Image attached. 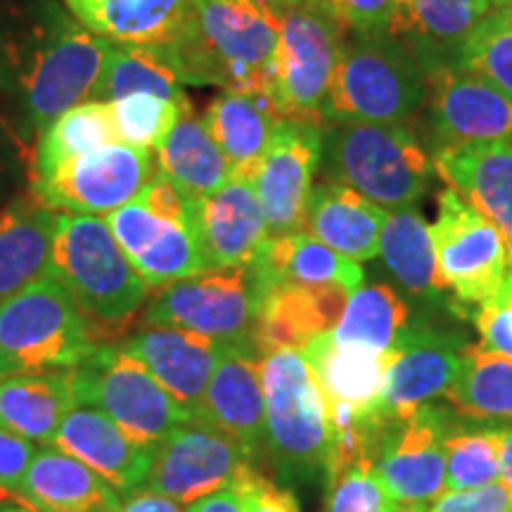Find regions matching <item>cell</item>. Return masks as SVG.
I'll use <instances>...</instances> for the list:
<instances>
[{
    "label": "cell",
    "instance_id": "cell-16",
    "mask_svg": "<svg viewBox=\"0 0 512 512\" xmlns=\"http://www.w3.org/2000/svg\"><path fill=\"white\" fill-rule=\"evenodd\" d=\"M425 102L434 152L512 138V100L465 69H432Z\"/></svg>",
    "mask_w": 512,
    "mask_h": 512
},
{
    "label": "cell",
    "instance_id": "cell-48",
    "mask_svg": "<svg viewBox=\"0 0 512 512\" xmlns=\"http://www.w3.org/2000/svg\"><path fill=\"white\" fill-rule=\"evenodd\" d=\"M136 200L152 211V214L162 216V219L176 221V223H190L192 226V202L169 181L164 174H157L150 178L143 192Z\"/></svg>",
    "mask_w": 512,
    "mask_h": 512
},
{
    "label": "cell",
    "instance_id": "cell-32",
    "mask_svg": "<svg viewBox=\"0 0 512 512\" xmlns=\"http://www.w3.org/2000/svg\"><path fill=\"white\" fill-rule=\"evenodd\" d=\"M57 214L36 200L0 211V304L48 275Z\"/></svg>",
    "mask_w": 512,
    "mask_h": 512
},
{
    "label": "cell",
    "instance_id": "cell-18",
    "mask_svg": "<svg viewBox=\"0 0 512 512\" xmlns=\"http://www.w3.org/2000/svg\"><path fill=\"white\" fill-rule=\"evenodd\" d=\"M102 219L150 290L209 271L190 223L162 219L138 200Z\"/></svg>",
    "mask_w": 512,
    "mask_h": 512
},
{
    "label": "cell",
    "instance_id": "cell-54",
    "mask_svg": "<svg viewBox=\"0 0 512 512\" xmlns=\"http://www.w3.org/2000/svg\"><path fill=\"white\" fill-rule=\"evenodd\" d=\"M0 512H31L22 503H0Z\"/></svg>",
    "mask_w": 512,
    "mask_h": 512
},
{
    "label": "cell",
    "instance_id": "cell-56",
    "mask_svg": "<svg viewBox=\"0 0 512 512\" xmlns=\"http://www.w3.org/2000/svg\"><path fill=\"white\" fill-rule=\"evenodd\" d=\"M0 503H19V496L8 494V491L0 489Z\"/></svg>",
    "mask_w": 512,
    "mask_h": 512
},
{
    "label": "cell",
    "instance_id": "cell-51",
    "mask_svg": "<svg viewBox=\"0 0 512 512\" xmlns=\"http://www.w3.org/2000/svg\"><path fill=\"white\" fill-rule=\"evenodd\" d=\"M185 512H245V505L233 489H221L190 503Z\"/></svg>",
    "mask_w": 512,
    "mask_h": 512
},
{
    "label": "cell",
    "instance_id": "cell-2",
    "mask_svg": "<svg viewBox=\"0 0 512 512\" xmlns=\"http://www.w3.org/2000/svg\"><path fill=\"white\" fill-rule=\"evenodd\" d=\"M280 17L256 0H192V19L174 48L157 53L181 83L271 95Z\"/></svg>",
    "mask_w": 512,
    "mask_h": 512
},
{
    "label": "cell",
    "instance_id": "cell-14",
    "mask_svg": "<svg viewBox=\"0 0 512 512\" xmlns=\"http://www.w3.org/2000/svg\"><path fill=\"white\" fill-rule=\"evenodd\" d=\"M323 131L318 121L283 119L256 169L252 185L271 238L304 233L313 178L323 162Z\"/></svg>",
    "mask_w": 512,
    "mask_h": 512
},
{
    "label": "cell",
    "instance_id": "cell-17",
    "mask_svg": "<svg viewBox=\"0 0 512 512\" xmlns=\"http://www.w3.org/2000/svg\"><path fill=\"white\" fill-rule=\"evenodd\" d=\"M467 342L432 325H406L389 358L382 408L396 422L408 420L425 403L444 396L458 373Z\"/></svg>",
    "mask_w": 512,
    "mask_h": 512
},
{
    "label": "cell",
    "instance_id": "cell-42",
    "mask_svg": "<svg viewBox=\"0 0 512 512\" xmlns=\"http://www.w3.org/2000/svg\"><path fill=\"white\" fill-rule=\"evenodd\" d=\"M112 114L121 143L157 150V145L169 136L176 121L183 114H190V107L152 93H136L114 100Z\"/></svg>",
    "mask_w": 512,
    "mask_h": 512
},
{
    "label": "cell",
    "instance_id": "cell-4",
    "mask_svg": "<svg viewBox=\"0 0 512 512\" xmlns=\"http://www.w3.org/2000/svg\"><path fill=\"white\" fill-rule=\"evenodd\" d=\"M427 100V69L387 29L344 36L332 74L325 121L332 124H406Z\"/></svg>",
    "mask_w": 512,
    "mask_h": 512
},
{
    "label": "cell",
    "instance_id": "cell-6",
    "mask_svg": "<svg viewBox=\"0 0 512 512\" xmlns=\"http://www.w3.org/2000/svg\"><path fill=\"white\" fill-rule=\"evenodd\" d=\"M320 164L328 181L394 211L418 204L434 169L406 124H332L323 131Z\"/></svg>",
    "mask_w": 512,
    "mask_h": 512
},
{
    "label": "cell",
    "instance_id": "cell-25",
    "mask_svg": "<svg viewBox=\"0 0 512 512\" xmlns=\"http://www.w3.org/2000/svg\"><path fill=\"white\" fill-rule=\"evenodd\" d=\"M344 287L280 285L261 292L254 344L259 354L273 349L302 351L311 339L337 325L349 302Z\"/></svg>",
    "mask_w": 512,
    "mask_h": 512
},
{
    "label": "cell",
    "instance_id": "cell-31",
    "mask_svg": "<svg viewBox=\"0 0 512 512\" xmlns=\"http://www.w3.org/2000/svg\"><path fill=\"white\" fill-rule=\"evenodd\" d=\"M76 406L74 370L10 375L0 380V427L29 441L48 446Z\"/></svg>",
    "mask_w": 512,
    "mask_h": 512
},
{
    "label": "cell",
    "instance_id": "cell-12",
    "mask_svg": "<svg viewBox=\"0 0 512 512\" xmlns=\"http://www.w3.org/2000/svg\"><path fill=\"white\" fill-rule=\"evenodd\" d=\"M430 235L441 285L458 304L479 306L501 287L510 266L503 235L456 190L439 192Z\"/></svg>",
    "mask_w": 512,
    "mask_h": 512
},
{
    "label": "cell",
    "instance_id": "cell-21",
    "mask_svg": "<svg viewBox=\"0 0 512 512\" xmlns=\"http://www.w3.org/2000/svg\"><path fill=\"white\" fill-rule=\"evenodd\" d=\"M183 408L195 415L226 344L197 332L145 325L121 342Z\"/></svg>",
    "mask_w": 512,
    "mask_h": 512
},
{
    "label": "cell",
    "instance_id": "cell-39",
    "mask_svg": "<svg viewBox=\"0 0 512 512\" xmlns=\"http://www.w3.org/2000/svg\"><path fill=\"white\" fill-rule=\"evenodd\" d=\"M136 93H152L190 107L181 79L157 50L112 43V53L107 57L105 72L95 88L93 100L114 102Z\"/></svg>",
    "mask_w": 512,
    "mask_h": 512
},
{
    "label": "cell",
    "instance_id": "cell-50",
    "mask_svg": "<svg viewBox=\"0 0 512 512\" xmlns=\"http://www.w3.org/2000/svg\"><path fill=\"white\" fill-rule=\"evenodd\" d=\"M117 512H185L181 508V503L171 501V498H166L162 494H157V491L152 489H133L131 491V498L124 501L119 505Z\"/></svg>",
    "mask_w": 512,
    "mask_h": 512
},
{
    "label": "cell",
    "instance_id": "cell-37",
    "mask_svg": "<svg viewBox=\"0 0 512 512\" xmlns=\"http://www.w3.org/2000/svg\"><path fill=\"white\" fill-rule=\"evenodd\" d=\"M408 306L392 287L384 283L361 285L349 294L337 325L330 330L339 347H358L370 351H392L396 339L408 325Z\"/></svg>",
    "mask_w": 512,
    "mask_h": 512
},
{
    "label": "cell",
    "instance_id": "cell-7",
    "mask_svg": "<svg viewBox=\"0 0 512 512\" xmlns=\"http://www.w3.org/2000/svg\"><path fill=\"white\" fill-rule=\"evenodd\" d=\"M98 347L91 323L53 275L0 304V380L74 370Z\"/></svg>",
    "mask_w": 512,
    "mask_h": 512
},
{
    "label": "cell",
    "instance_id": "cell-24",
    "mask_svg": "<svg viewBox=\"0 0 512 512\" xmlns=\"http://www.w3.org/2000/svg\"><path fill=\"white\" fill-rule=\"evenodd\" d=\"M76 22L119 46L164 53L185 36L192 0H62Z\"/></svg>",
    "mask_w": 512,
    "mask_h": 512
},
{
    "label": "cell",
    "instance_id": "cell-38",
    "mask_svg": "<svg viewBox=\"0 0 512 512\" xmlns=\"http://www.w3.org/2000/svg\"><path fill=\"white\" fill-rule=\"evenodd\" d=\"M121 143L114 124L112 102L88 100L57 117L38 138L34 178L48 174L69 159Z\"/></svg>",
    "mask_w": 512,
    "mask_h": 512
},
{
    "label": "cell",
    "instance_id": "cell-49",
    "mask_svg": "<svg viewBox=\"0 0 512 512\" xmlns=\"http://www.w3.org/2000/svg\"><path fill=\"white\" fill-rule=\"evenodd\" d=\"M36 448L29 439L0 427V489L19 496Z\"/></svg>",
    "mask_w": 512,
    "mask_h": 512
},
{
    "label": "cell",
    "instance_id": "cell-20",
    "mask_svg": "<svg viewBox=\"0 0 512 512\" xmlns=\"http://www.w3.org/2000/svg\"><path fill=\"white\" fill-rule=\"evenodd\" d=\"M192 230L209 271L252 266L271 238L252 181L240 178H230L214 195L192 202Z\"/></svg>",
    "mask_w": 512,
    "mask_h": 512
},
{
    "label": "cell",
    "instance_id": "cell-10",
    "mask_svg": "<svg viewBox=\"0 0 512 512\" xmlns=\"http://www.w3.org/2000/svg\"><path fill=\"white\" fill-rule=\"evenodd\" d=\"M259 302L252 268H214L162 287L145 306L143 323L197 332L226 347H256Z\"/></svg>",
    "mask_w": 512,
    "mask_h": 512
},
{
    "label": "cell",
    "instance_id": "cell-1",
    "mask_svg": "<svg viewBox=\"0 0 512 512\" xmlns=\"http://www.w3.org/2000/svg\"><path fill=\"white\" fill-rule=\"evenodd\" d=\"M112 43L53 0H36L0 43V83L15 98L27 133L41 138L57 117L93 100Z\"/></svg>",
    "mask_w": 512,
    "mask_h": 512
},
{
    "label": "cell",
    "instance_id": "cell-45",
    "mask_svg": "<svg viewBox=\"0 0 512 512\" xmlns=\"http://www.w3.org/2000/svg\"><path fill=\"white\" fill-rule=\"evenodd\" d=\"M230 489L240 496L245 512H302L294 491L280 486L256 465H249Z\"/></svg>",
    "mask_w": 512,
    "mask_h": 512
},
{
    "label": "cell",
    "instance_id": "cell-13",
    "mask_svg": "<svg viewBox=\"0 0 512 512\" xmlns=\"http://www.w3.org/2000/svg\"><path fill=\"white\" fill-rule=\"evenodd\" d=\"M249 465H256L238 441L192 418L155 448L147 489L190 505L214 491L230 489Z\"/></svg>",
    "mask_w": 512,
    "mask_h": 512
},
{
    "label": "cell",
    "instance_id": "cell-8",
    "mask_svg": "<svg viewBox=\"0 0 512 512\" xmlns=\"http://www.w3.org/2000/svg\"><path fill=\"white\" fill-rule=\"evenodd\" d=\"M79 406L98 408L138 444L157 446L192 420L174 396L121 344H105L74 368Z\"/></svg>",
    "mask_w": 512,
    "mask_h": 512
},
{
    "label": "cell",
    "instance_id": "cell-43",
    "mask_svg": "<svg viewBox=\"0 0 512 512\" xmlns=\"http://www.w3.org/2000/svg\"><path fill=\"white\" fill-rule=\"evenodd\" d=\"M325 512H392L396 508L377 475V460L363 458L325 477Z\"/></svg>",
    "mask_w": 512,
    "mask_h": 512
},
{
    "label": "cell",
    "instance_id": "cell-30",
    "mask_svg": "<svg viewBox=\"0 0 512 512\" xmlns=\"http://www.w3.org/2000/svg\"><path fill=\"white\" fill-rule=\"evenodd\" d=\"M389 211L358 195L347 185L325 181L313 188L306 233L351 261H370L380 254V235Z\"/></svg>",
    "mask_w": 512,
    "mask_h": 512
},
{
    "label": "cell",
    "instance_id": "cell-33",
    "mask_svg": "<svg viewBox=\"0 0 512 512\" xmlns=\"http://www.w3.org/2000/svg\"><path fill=\"white\" fill-rule=\"evenodd\" d=\"M325 399L349 403L356 408L382 406L384 377L392 351H370L358 347H339L330 332L311 339L302 349Z\"/></svg>",
    "mask_w": 512,
    "mask_h": 512
},
{
    "label": "cell",
    "instance_id": "cell-26",
    "mask_svg": "<svg viewBox=\"0 0 512 512\" xmlns=\"http://www.w3.org/2000/svg\"><path fill=\"white\" fill-rule=\"evenodd\" d=\"M489 12V0H399L387 31L399 36L430 74L458 67L467 36Z\"/></svg>",
    "mask_w": 512,
    "mask_h": 512
},
{
    "label": "cell",
    "instance_id": "cell-47",
    "mask_svg": "<svg viewBox=\"0 0 512 512\" xmlns=\"http://www.w3.org/2000/svg\"><path fill=\"white\" fill-rule=\"evenodd\" d=\"M347 29H389L399 0H320Z\"/></svg>",
    "mask_w": 512,
    "mask_h": 512
},
{
    "label": "cell",
    "instance_id": "cell-44",
    "mask_svg": "<svg viewBox=\"0 0 512 512\" xmlns=\"http://www.w3.org/2000/svg\"><path fill=\"white\" fill-rule=\"evenodd\" d=\"M475 325L484 349L512 358V273L505 275L501 287L477 306Z\"/></svg>",
    "mask_w": 512,
    "mask_h": 512
},
{
    "label": "cell",
    "instance_id": "cell-11",
    "mask_svg": "<svg viewBox=\"0 0 512 512\" xmlns=\"http://www.w3.org/2000/svg\"><path fill=\"white\" fill-rule=\"evenodd\" d=\"M157 174V155L145 147L112 143L36 176L34 200L79 216H107L133 202Z\"/></svg>",
    "mask_w": 512,
    "mask_h": 512
},
{
    "label": "cell",
    "instance_id": "cell-53",
    "mask_svg": "<svg viewBox=\"0 0 512 512\" xmlns=\"http://www.w3.org/2000/svg\"><path fill=\"white\" fill-rule=\"evenodd\" d=\"M259 5H264L268 12H273L275 17L283 15L285 10L297 8V5H306V3H318V0H256Z\"/></svg>",
    "mask_w": 512,
    "mask_h": 512
},
{
    "label": "cell",
    "instance_id": "cell-36",
    "mask_svg": "<svg viewBox=\"0 0 512 512\" xmlns=\"http://www.w3.org/2000/svg\"><path fill=\"white\" fill-rule=\"evenodd\" d=\"M380 256L403 290L418 297H434L444 292L430 223L415 207L396 209L387 216L380 235Z\"/></svg>",
    "mask_w": 512,
    "mask_h": 512
},
{
    "label": "cell",
    "instance_id": "cell-58",
    "mask_svg": "<svg viewBox=\"0 0 512 512\" xmlns=\"http://www.w3.org/2000/svg\"><path fill=\"white\" fill-rule=\"evenodd\" d=\"M505 512H512V508H508V510H505Z\"/></svg>",
    "mask_w": 512,
    "mask_h": 512
},
{
    "label": "cell",
    "instance_id": "cell-29",
    "mask_svg": "<svg viewBox=\"0 0 512 512\" xmlns=\"http://www.w3.org/2000/svg\"><path fill=\"white\" fill-rule=\"evenodd\" d=\"M249 268L254 271L261 292L280 285H335L356 292L366 278L358 261L347 259L309 233L268 238Z\"/></svg>",
    "mask_w": 512,
    "mask_h": 512
},
{
    "label": "cell",
    "instance_id": "cell-35",
    "mask_svg": "<svg viewBox=\"0 0 512 512\" xmlns=\"http://www.w3.org/2000/svg\"><path fill=\"white\" fill-rule=\"evenodd\" d=\"M444 399L465 420L512 425V358L467 344Z\"/></svg>",
    "mask_w": 512,
    "mask_h": 512
},
{
    "label": "cell",
    "instance_id": "cell-57",
    "mask_svg": "<svg viewBox=\"0 0 512 512\" xmlns=\"http://www.w3.org/2000/svg\"><path fill=\"white\" fill-rule=\"evenodd\" d=\"M392 512H425L422 508H411V505H399V508H394Z\"/></svg>",
    "mask_w": 512,
    "mask_h": 512
},
{
    "label": "cell",
    "instance_id": "cell-28",
    "mask_svg": "<svg viewBox=\"0 0 512 512\" xmlns=\"http://www.w3.org/2000/svg\"><path fill=\"white\" fill-rule=\"evenodd\" d=\"M283 121L271 95L223 91L204 112L202 124L230 166V178L252 181Z\"/></svg>",
    "mask_w": 512,
    "mask_h": 512
},
{
    "label": "cell",
    "instance_id": "cell-15",
    "mask_svg": "<svg viewBox=\"0 0 512 512\" xmlns=\"http://www.w3.org/2000/svg\"><path fill=\"white\" fill-rule=\"evenodd\" d=\"M456 413L425 403L408 420L394 422L384 439L377 475L394 503L425 508L446 491V434Z\"/></svg>",
    "mask_w": 512,
    "mask_h": 512
},
{
    "label": "cell",
    "instance_id": "cell-23",
    "mask_svg": "<svg viewBox=\"0 0 512 512\" xmlns=\"http://www.w3.org/2000/svg\"><path fill=\"white\" fill-rule=\"evenodd\" d=\"M432 164L448 188L498 228L512 266V138L444 147Z\"/></svg>",
    "mask_w": 512,
    "mask_h": 512
},
{
    "label": "cell",
    "instance_id": "cell-3",
    "mask_svg": "<svg viewBox=\"0 0 512 512\" xmlns=\"http://www.w3.org/2000/svg\"><path fill=\"white\" fill-rule=\"evenodd\" d=\"M48 275L69 292L100 347L117 344L150 297L100 216L57 214Z\"/></svg>",
    "mask_w": 512,
    "mask_h": 512
},
{
    "label": "cell",
    "instance_id": "cell-19",
    "mask_svg": "<svg viewBox=\"0 0 512 512\" xmlns=\"http://www.w3.org/2000/svg\"><path fill=\"white\" fill-rule=\"evenodd\" d=\"M195 420L207 422L245 448L259 465L264 456L266 403L261 382V354L256 347H226L207 384Z\"/></svg>",
    "mask_w": 512,
    "mask_h": 512
},
{
    "label": "cell",
    "instance_id": "cell-27",
    "mask_svg": "<svg viewBox=\"0 0 512 512\" xmlns=\"http://www.w3.org/2000/svg\"><path fill=\"white\" fill-rule=\"evenodd\" d=\"M19 503L31 512H117L121 498L81 460L43 446L31 458Z\"/></svg>",
    "mask_w": 512,
    "mask_h": 512
},
{
    "label": "cell",
    "instance_id": "cell-9",
    "mask_svg": "<svg viewBox=\"0 0 512 512\" xmlns=\"http://www.w3.org/2000/svg\"><path fill=\"white\" fill-rule=\"evenodd\" d=\"M344 36L347 27L320 0L280 15L271 86L280 117L325 124V100Z\"/></svg>",
    "mask_w": 512,
    "mask_h": 512
},
{
    "label": "cell",
    "instance_id": "cell-22",
    "mask_svg": "<svg viewBox=\"0 0 512 512\" xmlns=\"http://www.w3.org/2000/svg\"><path fill=\"white\" fill-rule=\"evenodd\" d=\"M48 446L81 460L117 491H133L145 484L157 448L138 444L117 422L88 406H76Z\"/></svg>",
    "mask_w": 512,
    "mask_h": 512
},
{
    "label": "cell",
    "instance_id": "cell-40",
    "mask_svg": "<svg viewBox=\"0 0 512 512\" xmlns=\"http://www.w3.org/2000/svg\"><path fill=\"white\" fill-rule=\"evenodd\" d=\"M503 430L498 422L453 420L446 434V491H465L501 479Z\"/></svg>",
    "mask_w": 512,
    "mask_h": 512
},
{
    "label": "cell",
    "instance_id": "cell-34",
    "mask_svg": "<svg viewBox=\"0 0 512 512\" xmlns=\"http://www.w3.org/2000/svg\"><path fill=\"white\" fill-rule=\"evenodd\" d=\"M157 169L190 202L214 195L230 181V166L202 119L183 114L157 145Z\"/></svg>",
    "mask_w": 512,
    "mask_h": 512
},
{
    "label": "cell",
    "instance_id": "cell-55",
    "mask_svg": "<svg viewBox=\"0 0 512 512\" xmlns=\"http://www.w3.org/2000/svg\"><path fill=\"white\" fill-rule=\"evenodd\" d=\"M494 10H512V0H489Z\"/></svg>",
    "mask_w": 512,
    "mask_h": 512
},
{
    "label": "cell",
    "instance_id": "cell-52",
    "mask_svg": "<svg viewBox=\"0 0 512 512\" xmlns=\"http://www.w3.org/2000/svg\"><path fill=\"white\" fill-rule=\"evenodd\" d=\"M501 482L512 491V425L503 430V453H501Z\"/></svg>",
    "mask_w": 512,
    "mask_h": 512
},
{
    "label": "cell",
    "instance_id": "cell-46",
    "mask_svg": "<svg viewBox=\"0 0 512 512\" xmlns=\"http://www.w3.org/2000/svg\"><path fill=\"white\" fill-rule=\"evenodd\" d=\"M508 508H512V491L503 482H494L477 489L444 491L427 512H505Z\"/></svg>",
    "mask_w": 512,
    "mask_h": 512
},
{
    "label": "cell",
    "instance_id": "cell-5",
    "mask_svg": "<svg viewBox=\"0 0 512 512\" xmlns=\"http://www.w3.org/2000/svg\"><path fill=\"white\" fill-rule=\"evenodd\" d=\"M266 427L264 456L283 479L311 482L328 465L332 430L328 401L302 351L261 354Z\"/></svg>",
    "mask_w": 512,
    "mask_h": 512
},
{
    "label": "cell",
    "instance_id": "cell-41",
    "mask_svg": "<svg viewBox=\"0 0 512 512\" xmlns=\"http://www.w3.org/2000/svg\"><path fill=\"white\" fill-rule=\"evenodd\" d=\"M458 67L491 83L512 100V10L491 8L467 36Z\"/></svg>",
    "mask_w": 512,
    "mask_h": 512
}]
</instances>
